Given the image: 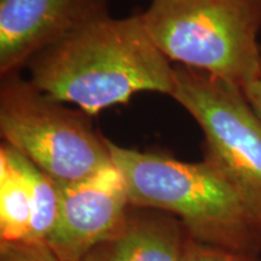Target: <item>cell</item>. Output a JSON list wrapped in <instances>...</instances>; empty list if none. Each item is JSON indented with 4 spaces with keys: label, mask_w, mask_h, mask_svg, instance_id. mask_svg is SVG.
Segmentation results:
<instances>
[{
    "label": "cell",
    "mask_w": 261,
    "mask_h": 261,
    "mask_svg": "<svg viewBox=\"0 0 261 261\" xmlns=\"http://www.w3.org/2000/svg\"><path fill=\"white\" fill-rule=\"evenodd\" d=\"M29 80L52 99L96 115L140 92L172 97L174 67L160 52L140 15L104 14L81 24L29 61Z\"/></svg>",
    "instance_id": "6da1fadb"
},
{
    "label": "cell",
    "mask_w": 261,
    "mask_h": 261,
    "mask_svg": "<svg viewBox=\"0 0 261 261\" xmlns=\"http://www.w3.org/2000/svg\"><path fill=\"white\" fill-rule=\"evenodd\" d=\"M106 140L132 207L177 215L189 237L197 242L259 254L260 237L240 195L213 163L182 162Z\"/></svg>",
    "instance_id": "7a4b0ae2"
},
{
    "label": "cell",
    "mask_w": 261,
    "mask_h": 261,
    "mask_svg": "<svg viewBox=\"0 0 261 261\" xmlns=\"http://www.w3.org/2000/svg\"><path fill=\"white\" fill-rule=\"evenodd\" d=\"M140 18L169 62L242 90L261 80V0H151Z\"/></svg>",
    "instance_id": "3957f363"
},
{
    "label": "cell",
    "mask_w": 261,
    "mask_h": 261,
    "mask_svg": "<svg viewBox=\"0 0 261 261\" xmlns=\"http://www.w3.org/2000/svg\"><path fill=\"white\" fill-rule=\"evenodd\" d=\"M0 133L58 187L73 184L112 162L107 138L91 116L52 99L18 71L2 76Z\"/></svg>",
    "instance_id": "277c9868"
},
{
    "label": "cell",
    "mask_w": 261,
    "mask_h": 261,
    "mask_svg": "<svg viewBox=\"0 0 261 261\" xmlns=\"http://www.w3.org/2000/svg\"><path fill=\"white\" fill-rule=\"evenodd\" d=\"M172 98L204 136V160L240 195L261 241V116L243 90L187 67H174Z\"/></svg>",
    "instance_id": "5b68a950"
},
{
    "label": "cell",
    "mask_w": 261,
    "mask_h": 261,
    "mask_svg": "<svg viewBox=\"0 0 261 261\" xmlns=\"http://www.w3.org/2000/svg\"><path fill=\"white\" fill-rule=\"evenodd\" d=\"M58 191L57 219L45 243L62 260L83 261L125 221L130 205L125 179L110 163Z\"/></svg>",
    "instance_id": "8992f818"
},
{
    "label": "cell",
    "mask_w": 261,
    "mask_h": 261,
    "mask_svg": "<svg viewBox=\"0 0 261 261\" xmlns=\"http://www.w3.org/2000/svg\"><path fill=\"white\" fill-rule=\"evenodd\" d=\"M104 0H0V73H16L71 31L107 14Z\"/></svg>",
    "instance_id": "52a82bcc"
},
{
    "label": "cell",
    "mask_w": 261,
    "mask_h": 261,
    "mask_svg": "<svg viewBox=\"0 0 261 261\" xmlns=\"http://www.w3.org/2000/svg\"><path fill=\"white\" fill-rule=\"evenodd\" d=\"M58 185L17 150L0 148L2 242H45L56 223Z\"/></svg>",
    "instance_id": "ba28073f"
},
{
    "label": "cell",
    "mask_w": 261,
    "mask_h": 261,
    "mask_svg": "<svg viewBox=\"0 0 261 261\" xmlns=\"http://www.w3.org/2000/svg\"><path fill=\"white\" fill-rule=\"evenodd\" d=\"M181 223L160 215H130L83 261H180Z\"/></svg>",
    "instance_id": "9c48e42d"
},
{
    "label": "cell",
    "mask_w": 261,
    "mask_h": 261,
    "mask_svg": "<svg viewBox=\"0 0 261 261\" xmlns=\"http://www.w3.org/2000/svg\"><path fill=\"white\" fill-rule=\"evenodd\" d=\"M190 238V237H189ZM180 261H261L257 254L240 253L224 248L212 247L197 241L187 240Z\"/></svg>",
    "instance_id": "30bf717a"
},
{
    "label": "cell",
    "mask_w": 261,
    "mask_h": 261,
    "mask_svg": "<svg viewBox=\"0 0 261 261\" xmlns=\"http://www.w3.org/2000/svg\"><path fill=\"white\" fill-rule=\"evenodd\" d=\"M2 261H64L45 242H0Z\"/></svg>",
    "instance_id": "8fae6325"
},
{
    "label": "cell",
    "mask_w": 261,
    "mask_h": 261,
    "mask_svg": "<svg viewBox=\"0 0 261 261\" xmlns=\"http://www.w3.org/2000/svg\"><path fill=\"white\" fill-rule=\"evenodd\" d=\"M243 92L256 113L261 116V80L244 87Z\"/></svg>",
    "instance_id": "7c38bea8"
}]
</instances>
